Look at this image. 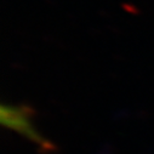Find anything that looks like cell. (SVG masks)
I'll return each mask as SVG.
<instances>
[{"instance_id": "1", "label": "cell", "mask_w": 154, "mask_h": 154, "mask_svg": "<svg viewBox=\"0 0 154 154\" xmlns=\"http://www.w3.org/2000/svg\"><path fill=\"white\" fill-rule=\"evenodd\" d=\"M30 118V108L27 106H2V123L4 126L18 131L36 143H43V138L34 129Z\"/></svg>"}]
</instances>
